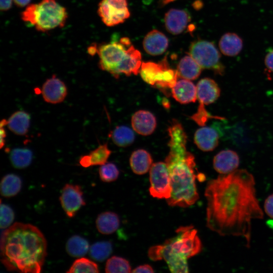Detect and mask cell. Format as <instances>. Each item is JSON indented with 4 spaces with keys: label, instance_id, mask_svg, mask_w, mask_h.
<instances>
[{
    "label": "cell",
    "instance_id": "d590c367",
    "mask_svg": "<svg viewBox=\"0 0 273 273\" xmlns=\"http://www.w3.org/2000/svg\"><path fill=\"white\" fill-rule=\"evenodd\" d=\"M264 64L267 69L273 73V49L268 50L264 58Z\"/></svg>",
    "mask_w": 273,
    "mask_h": 273
},
{
    "label": "cell",
    "instance_id": "5bb4252c",
    "mask_svg": "<svg viewBox=\"0 0 273 273\" xmlns=\"http://www.w3.org/2000/svg\"><path fill=\"white\" fill-rule=\"evenodd\" d=\"M190 19V16L187 11L171 9L165 15V27L169 33L178 34L186 29Z\"/></svg>",
    "mask_w": 273,
    "mask_h": 273
},
{
    "label": "cell",
    "instance_id": "f35d334b",
    "mask_svg": "<svg viewBox=\"0 0 273 273\" xmlns=\"http://www.w3.org/2000/svg\"><path fill=\"white\" fill-rule=\"evenodd\" d=\"M0 8L1 11H7L9 10L12 4V0H1Z\"/></svg>",
    "mask_w": 273,
    "mask_h": 273
},
{
    "label": "cell",
    "instance_id": "8fae6325",
    "mask_svg": "<svg viewBox=\"0 0 273 273\" xmlns=\"http://www.w3.org/2000/svg\"><path fill=\"white\" fill-rule=\"evenodd\" d=\"M59 200L63 209L69 218L73 217L80 208L85 205L81 187L66 184L61 191Z\"/></svg>",
    "mask_w": 273,
    "mask_h": 273
},
{
    "label": "cell",
    "instance_id": "ac0fdd59",
    "mask_svg": "<svg viewBox=\"0 0 273 273\" xmlns=\"http://www.w3.org/2000/svg\"><path fill=\"white\" fill-rule=\"evenodd\" d=\"M219 138L218 132L214 128L202 126L196 131L194 142L199 149L208 152L218 146Z\"/></svg>",
    "mask_w": 273,
    "mask_h": 273
},
{
    "label": "cell",
    "instance_id": "6da1fadb",
    "mask_svg": "<svg viewBox=\"0 0 273 273\" xmlns=\"http://www.w3.org/2000/svg\"><path fill=\"white\" fill-rule=\"evenodd\" d=\"M204 195L207 227L221 236L242 237L249 248L251 221L263 218L253 175L246 169L220 174L208 182Z\"/></svg>",
    "mask_w": 273,
    "mask_h": 273
},
{
    "label": "cell",
    "instance_id": "7402d4cb",
    "mask_svg": "<svg viewBox=\"0 0 273 273\" xmlns=\"http://www.w3.org/2000/svg\"><path fill=\"white\" fill-rule=\"evenodd\" d=\"M30 116L24 111H17L7 120L9 129L15 134L24 135L28 131L30 124Z\"/></svg>",
    "mask_w": 273,
    "mask_h": 273
},
{
    "label": "cell",
    "instance_id": "cb8c5ba5",
    "mask_svg": "<svg viewBox=\"0 0 273 273\" xmlns=\"http://www.w3.org/2000/svg\"><path fill=\"white\" fill-rule=\"evenodd\" d=\"M202 68L190 56L187 55L179 61L177 68L178 77L188 80H195L200 75Z\"/></svg>",
    "mask_w": 273,
    "mask_h": 273
},
{
    "label": "cell",
    "instance_id": "4316f807",
    "mask_svg": "<svg viewBox=\"0 0 273 273\" xmlns=\"http://www.w3.org/2000/svg\"><path fill=\"white\" fill-rule=\"evenodd\" d=\"M32 158V152L28 148H14L10 151L9 155L12 166L17 169L27 167L31 164Z\"/></svg>",
    "mask_w": 273,
    "mask_h": 273
},
{
    "label": "cell",
    "instance_id": "83f0119b",
    "mask_svg": "<svg viewBox=\"0 0 273 273\" xmlns=\"http://www.w3.org/2000/svg\"><path fill=\"white\" fill-rule=\"evenodd\" d=\"M89 243L84 238L78 235L71 237L66 244L68 254L74 257L84 256L89 250Z\"/></svg>",
    "mask_w": 273,
    "mask_h": 273
},
{
    "label": "cell",
    "instance_id": "ffe728a7",
    "mask_svg": "<svg viewBox=\"0 0 273 273\" xmlns=\"http://www.w3.org/2000/svg\"><path fill=\"white\" fill-rule=\"evenodd\" d=\"M111 154L107 144L99 145L89 154L81 156L79 159L80 165L85 168L92 166L102 165L107 162Z\"/></svg>",
    "mask_w": 273,
    "mask_h": 273
},
{
    "label": "cell",
    "instance_id": "7c38bea8",
    "mask_svg": "<svg viewBox=\"0 0 273 273\" xmlns=\"http://www.w3.org/2000/svg\"><path fill=\"white\" fill-rule=\"evenodd\" d=\"M41 93L44 101L56 104L64 100L67 95V88L62 80L53 75L43 83Z\"/></svg>",
    "mask_w": 273,
    "mask_h": 273
},
{
    "label": "cell",
    "instance_id": "e575fe53",
    "mask_svg": "<svg viewBox=\"0 0 273 273\" xmlns=\"http://www.w3.org/2000/svg\"><path fill=\"white\" fill-rule=\"evenodd\" d=\"M264 209L266 214L273 218V194L265 199Z\"/></svg>",
    "mask_w": 273,
    "mask_h": 273
},
{
    "label": "cell",
    "instance_id": "7a4b0ae2",
    "mask_svg": "<svg viewBox=\"0 0 273 273\" xmlns=\"http://www.w3.org/2000/svg\"><path fill=\"white\" fill-rule=\"evenodd\" d=\"M47 250L44 235L31 224L16 222L2 234L1 262L9 271L39 273Z\"/></svg>",
    "mask_w": 273,
    "mask_h": 273
},
{
    "label": "cell",
    "instance_id": "d6986e66",
    "mask_svg": "<svg viewBox=\"0 0 273 273\" xmlns=\"http://www.w3.org/2000/svg\"><path fill=\"white\" fill-rule=\"evenodd\" d=\"M173 98L181 104L195 102L197 99V87L190 80L180 79L171 88Z\"/></svg>",
    "mask_w": 273,
    "mask_h": 273
},
{
    "label": "cell",
    "instance_id": "3957f363",
    "mask_svg": "<svg viewBox=\"0 0 273 273\" xmlns=\"http://www.w3.org/2000/svg\"><path fill=\"white\" fill-rule=\"evenodd\" d=\"M169 152L165 162L172 186L170 198L167 199L170 206L188 207L199 199L196 179L197 168L194 156L187 149V135L182 125L173 120L168 128Z\"/></svg>",
    "mask_w": 273,
    "mask_h": 273
},
{
    "label": "cell",
    "instance_id": "d6a6232c",
    "mask_svg": "<svg viewBox=\"0 0 273 273\" xmlns=\"http://www.w3.org/2000/svg\"><path fill=\"white\" fill-rule=\"evenodd\" d=\"M99 176L104 182H112L118 177L119 171L117 166L113 163L107 162L101 165L99 170Z\"/></svg>",
    "mask_w": 273,
    "mask_h": 273
},
{
    "label": "cell",
    "instance_id": "f546056e",
    "mask_svg": "<svg viewBox=\"0 0 273 273\" xmlns=\"http://www.w3.org/2000/svg\"><path fill=\"white\" fill-rule=\"evenodd\" d=\"M112 246L109 241H100L93 244L89 248L90 256L94 260L102 262L111 254Z\"/></svg>",
    "mask_w": 273,
    "mask_h": 273
},
{
    "label": "cell",
    "instance_id": "836d02e7",
    "mask_svg": "<svg viewBox=\"0 0 273 273\" xmlns=\"http://www.w3.org/2000/svg\"><path fill=\"white\" fill-rule=\"evenodd\" d=\"M15 215L13 210L9 205L1 203L0 227L6 229L10 227L13 222Z\"/></svg>",
    "mask_w": 273,
    "mask_h": 273
},
{
    "label": "cell",
    "instance_id": "52a82bcc",
    "mask_svg": "<svg viewBox=\"0 0 273 273\" xmlns=\"http://www.w3.org/2000/svg\"><path fill=\"white\" fill-rule=\"evenodd\" d=\"M140 73L146 83L162 90L171 89L177 81V71L169 67L166 56L159 63L143 62Z\"/></svg>",
    "mask_w": 273,
    "mask_h": 273
},
{
    "label": "cell",
    "instance_id": "4dcf8cb0",
    "mask_svg": "<svg viewBox=\"0 0 273 273\" xmlns=\"http://www.w3.org/2000/svg\"><path fill=\"white\" fill-rule=\"evenodd\" d=\"M105 272L107 273L130 272L131 268L128 260L122 257L114 256L107 261Z\"/></svg>",
    "mask_w": 273,
    "mask_h": 273
},
{
    "label": "cell",
    "instance_id": "277c9868",
    "mask_svg": "<svg viewBox=\"0 0 273 273\" xmlns=\"http://www.w3.org/2000/svg\"><path fill=\"white\" fill-rule=\"evenodd\" d=\"M176 233L175 237L166 240L163 245L150 248L148 255L154 261L163 259L172 272H188L187 260L201 252L202 243L193 226H180Z\"/></svg>",
    "mask_w": 273,
    "mask_h": 273
},
{
    "label": "cell",
    "instance_id": "484cf974",
    "mask_svg": "<svg viewBox=\"0 0 273 273\" xmlns=\"http://www.w3.org/2000/svg\"><path fill=\"white\" fill-rule=\"evenodd\" d=\"M21 188L22 180L20 177L15 174H8L2 179L1 194L6 198L14 197L20 192Z\"/></svg>",
    "mask_w": 273,
    "mask_h": 273
},
{
    "label": "cell",
    "instance_id": "9a60e30c",
    "mask_svg": "<svg viewBox=\"0 0 273 273\" xmlns=\"http://www.w3.org/2000/svg\"><path fill=\"white\" fill-rule=\"evenodd\" d=\"M239 162V156L236 152L225 150L220 151L214 156L213 165L217 172L220 174H226L237 169Z\"/></svg>",
    "mask_w": 273,
    "mask_h": 273
},
{
    "label": "cell",
    "instance_id": "f1b7e54d",
    "mask_svg": "<svg viewBox=\"0 0 273 273\" xmlns=\"http://www.w3.org/2000/svg\"><path fill=\"white\" fill-rule=\"evenodd\" d=\"M113 143L118 147H126L132 144L135 136L133 131L128 127L117 126L109 134Z\"/></svg>",
    "mask_w": 273,
    "mask_h": 273
},
{
    "label": "cell",
    "instance_id": "e0dca14e",
    "mask_svg": "<svg viewBox=\"0 0 273 273\" xmlns=\"http://www.w3.org/2000/svg\"><path fill=\"white\" fill-rule=\"evenodd\" d=\"M145 51L152 56L160 55L164 53L168 46L167 37L157 30L150 31L143 40Z\"/></svg>",
    "mask_w": 273,
    "mask_h": 273
},
{
    "label": "cell",
    "instance_id": "5b68a950",
    "mask_svg": "<svg viewBox=\"0 0 273 273\" xmlns=\"http://www.w3.org/2000/svg\"><path fill=\"white\" fill-rule=\"evenodd\" d=\"M97 53L100 58L99 67L115 78H118L120 74L130 76L140 73L142 63L141 54L127 37L121 38L118 42L101 46Z\"/></svg>",
    "mask_w": 273,
    "mask_h": 273
},
{
    "label": "cell",
    "instance_id": "ab89813d",
    "mask_svg": "<svg viewBox=\"0 0 273 273\" xmlns=\"http://www.w3.org/2000/svg\"><path fill=\"white\" fill-rule=\"evenodd\" d=\"M13 1L17 6L23 7L28 4L30 0H13Z\"/></svg>",
    "mask_w": 273,
    "mask_h": 273
},
{
    "label": "cell",
    "instance_id": "9c48e42d",
    "mask_svg": "<svg viewBox=\"0 0 273 273\" xmlns=\"http://www.w3.org/2000/svg\"><path fill=\"white\" fill-rule=\"evenodd\" d=\"M150 195L157 199H168L172 193V186L169 171L165 162L152 164L150 169Z\"/></svg>",
    "mask_w": 273,
    "mask_h": 273
},
{
    "label": "cell",
    "instance_id": "60d3db41",
    "mask_svg": "<svg viewBox=\"0 0 273 273\" xmlns=\"http://www.w3.org/2000/svg\"><path fill=\"white\" fill-rule=\"evenodd\" d=\"M98 49L96 48V46L90 47L88 49V53L90 55H95L97 53Z\"/></svg>",
    "mask_w": 273,
    "mask_h": 273
},
{
    "label": "cell",
    "instance_id": "603a6c76",
    "mask_svg": "<svg viewBox=\"0 0 273 273\" xmlns=\"http://www.w3.org/2000/svg\"><path fill=\"white\" fill-rule=\"evenodd\" d=\"M152 158L149 152L143 149L135 150L131 154L129 163L132 171L139 175L147 173L152 165Z\"/></svg>",
    "mask_w": 273,
    "mask_h": 273
},
{
    "label": "cell",
    "instance_id": "2e32d148",
    "mask_svg": "<svg viewBox=\"0 0 273 273\" xmlns=\"http://www.w3.org/2000/svg\"><path fill=\"white\" fill-rule=\"evenodd\" d=\"M155 116L146 110H139L135 112L131 117V126L133 129L142 135L152 134L156 127Z\"/></svg>",
    "mask_w": 273,
    "mask_h": 273
},
{
    "label": "cell",
    "instance_id": "8992f818",
    "mask_svg": "<svg viewBox=\"0 0 273 273\" xmlns=\"http://www.w3.org/2000/svg\"><path fill=\"white\" fill-rule=\"evenodd\" d=\"M21 18L38 31L45 32L64 26L67 13L55 0H41L38 4L28 5L21 13Z\"/></svg>",
    "mask_w": 273,
    "mask_h": 273
},
{
    "label": "cell",
    "instance_id": "1f68e13d",
    "mask_svg": "<svg viewBox=\"0 0 273 273\" xmlns=\"http://www.w3.org/2000/svg\"><path fill=\"white\" fill-rule=\"evenodd\" d=\"M66 272L68 273H98L99 268L98 264L95 262L86 258L80 257L75 260Z\"/></svg>",
    "mask_w": 273,
    "mask_h": 273
},
{
    "label": "cell",
    "instance_id": "ba28073f",
    "mask_svg": "<svg viewBox=\"0 0 273 273\" xmlns=\"http://www.w3.org/2000/svg\"><path fill=\"white\" fill-rule=\"evenodd\" d=\"M189 55L202 68L210 69L221 75L224 73L220 54L212 42L201 39L194 41L190 45Z\"/></svg>",
    "mask_w": 273,
    "mask_h": 273
},
{
    "label": "cell",
    "instance_id": "44dd1931",
    "mask_svg": "<svg viewBox=\"0 0 273 273\" xmlns=\"http://www.w3.org/2000/svg\"><path fill=\"white\" fill-rule=\"evenodd\" d=\"M218 46L222 54L229 57H234L241 52L243 42L242 38L237 34L227 32L220 37Z\"/></svg>",
    "mask_w": 273,
    "mask_h": 273
},
{
    "label": "cell",
    "instance_id": "8d00e7d4",
    "mask_svg": "<svg viewBox=\"0 0 273 273\" xmlns=\"http://www.w3.org/2000/svg\"><path fill=\"white\" fill-rule=\"evenodd\" d=\"M7 125V120L3 119L2 120L0 123V135H1V142L0 147L3 148L5 144V139L6 137V131L5 128V126Z\"/></svg>",
    "mask_w": 273,
    "mask_h": 273
},
{
    "label": "cell",
    "instance_id": "30bf717a",
    "mask_svg": "<svg viewBox=\"0 0 273 273\" xmlns=\"http://www.w3.org/2000/svg\"><path fill=\"white\" fill-rule=\"evenodd\" d=\"M98 13L108 26L123 23L130 16L126 0H102L99 5Z\"/></svg>",
    "mask_w": 273,
    "mask_h": 273
},
{
    "label": "cell",
    "instance_id": "74e56055",
    "mask_svg": "<svg viewBox=\"0 0 273 273\" xmlns=\"http://www.w3.org/2000/svg\"><path fill=\"white\" fill-rule=\"evenodd\" d=\"M132 272H153L154 270L151 265L148 264L141 265L131 270Z\"/></svg>",
    "mask_w": 273,
    "mask_h": 273
},
{
    "label": "cell",
    "instance_id": "4fadbf2b",
    "mask_svg": "<svg viewBox=\"0 0 273 273\" xmlns=\"http://www.w3.org/2000/svg\"><path fill=\"white\" fill-rule=\"evenodd\" d=\"M196 87L197 99L199 102L198 110L205 111V105L213 103L219 98L220 88L216 82L209 78L200 80Z\"/></svg>",
    "mask_w": 273,
    "mask_h": 273
},
{
    "label": "cell",
    "instance_id": "d4e9b609",
    "mask_svg": "<svg viewBox=\"0 0 273 273\" xmlns=\"http://www.w3.org/2000/svg\"><path fill=\"white\" fill-rule=\"evenodd\" d=\"M98 231L104 235L114 233L119 228L120 220L118 215L113 212L107 211L100 213L96 220Z\"/></svg>",
    "mask_w": 273,
    "mask_h": 273
}]
</instances>
